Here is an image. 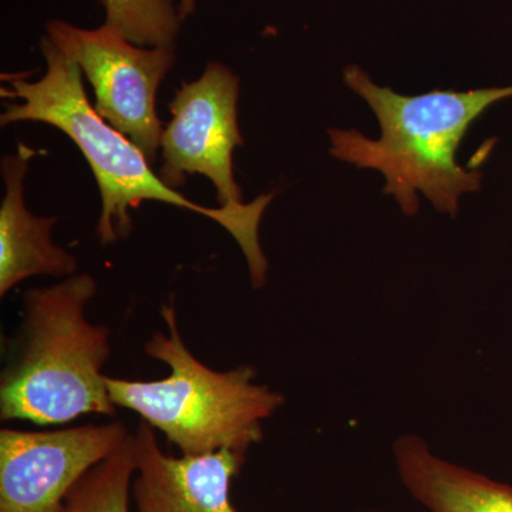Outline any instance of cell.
I'll use <instances>...</instances> for the list:
<instances>
[{
    "instance_id": "4",
    "label": "cell",
    "mask_w": 512,
    "mask_h": 512,
    "mask_svg": "<svg viewBox=\"0 0 512 512\" xmlns=\"http://www.w3.org/2000/svg\"><path fill=\"white\" fill-rule=\"evenodd\" d=\"M170 333H154L146 353L171 369L154 382L106 376L107 390L116 407L131 410L161 431L183 456L214 451H238L261 443L262 423L285 402L281 393L255 382L251 366L215 372L185 346L173 305L161 308Z\"/></svg>"
},
{
    "instance_id": "13",
    "label": "cell",
    "mask_w": 512,
    "mask_h": 512,
    "mask_svg": "<svg viewBox=\"0 0 512 512\" xmlns=\"http://www.w3.org/2000/svg\"><path fill=\"white\" fill-rule=\"evenodd\" d=\"M195 2H197V0H180L178 13H180L181 20L187 19L188 16H191L192 13H194Z\"/></svg>"
},
{
    "instance_id": "11",
    "label": "cell",
    "mask_w": 512,
    "mask_h": 512,
    "mask_svg": "<svg viewBox=\"0 0 512 512\" xmlns=\"http://www.w3.org/2000/svg\"><path fill=\"white\" fill-rule=\"evenodd\" d=\"M137 470L134 434L70 491L64 512H128Z\"/></svg>"
},
{
    "instance_id": "8",
    "label": "cell",
    "mask_w": 512,
    "mask_h": 512,
    "mask_svg": "<svg viewBox=\"0 0 512 512\" xmlns=\"http://www.w3.org/2000/svg\"><path fill=\"white\" fill-rule=\"evenodd\" d=\"M134 447L131 493L137 512H237L229 491L247 454L224 448L201 456H168L146 421L138 424Z\"/></svg>"
},
{
    "instance_id": "14",
    "label": "cell",
    "mask_w": 512,
    "mask_h": 512,
    "mask_svg": "<svg viewBox=\"0 0 512 512\" xmlns=\"http://www.w3.org/2000/svg\"><path fill=\"white\" fill-rule=\"evenodd\" d=\"M356 512H379V511H372V510H370V511H356Z\"/></svg>"
},
{
    "instance_id": "1",
    "label": "cell",
    "mask_w": 512,
    "mask_h": 512,
    "mask_svg": "<svg viewBox=\"0 0 512 512\" xmlns=\"http://www.w3.org/2000/svg\"><path fill=\"white\" fill-rule=\"evenodd\" d=\"M40 49L47 63L42 79L28 82L19 74L3 76L10 87L2 89V96L20 103L6 104L0 124H49L63 131L80 148L99 185L101 215L97 235L101 244L130 235V208L143 201L165 202L197 212L227 229L244 252L252 285L261 288L266 281L268 261L259 244V224L275 194L259 195L255 201L239 207L207 208L188 200L154 174L150 161L130 138L100 117L87 99L80 67L47 36L40 42Z\"/></svg>"
},
{
    "instance_id": "10",
    "label": "cell",
    "mask_w": 512,
    "mask_h": 512,
    "mask_svg": "<svg viewBox=\"0 0 512 512\" xmlns=\"http://www.w3.org/2000/svg\"><path fill=\"white\" fill-rule=\"evenodd\" d=\"M393 458L403 487L429 512H512V485L437 456L416 434L394 441Z\"/></svg>"
},
{
    "instance_id": "2",
    "label": "cell",
    "mask_w": 512,
    "mask_h": 512,
    "mask_svg": "<svg viewBox=\"0 0 512 512\" xmlns=\"http://www.w3.org/2000/svg\"><path fill=\"white\" fill-rule=\"evenodd\" d=\"M343 76L375 111L382 136L370 140L356 130L330 128V154L380 171L387 181L383 194L394 195L404 214H417L423 192L437 211L456 217L461 195L480 190L483 177L457 164L458 147L488 107L512 97V86L410 97L376 86L357 66L346 67Z\"/></svg>"
},
{
    "instance_id": "12",
    "label": "cell",
    "mask_w": 512,
    "mask_h": 512,
    "mask_svg": "<svg viewBox=\"0 0 512 512\" xmlns=\"http://www.w3.org/2000/svg\"><path fill=\"white\" fill-rule=\"evenodd\" d=\"M104 25L141 47L174 46L183 20L173 0H100Z\"/></svg>"
},
{
    "instance_id": "6",
    "label": "cell",
    "mask_w": 512,
    "mask_h": 512,
    "mask_svg": "<svg viewBox=\"0 0 512 512\" xmlns=\"http://www.w3.org/2000/svg\"><path fill=\"white\" fill-rule=\"evenodd\" d=\"M239 79L221 63L208 64L195 82L175 93L173 119L164 128L160 178L177 190L185 175L202 174L217 188L221 207H239L242 191L235 183L232 153L244 146L238 127Z\"/></svg>"
},
{
    "instance_id": "7",
    "label": "cell",
    "mask_w": 512,
    "mask_h": 512,
    "mask_svg": "<svg viewBox=\"0 0 512 512\" xmlns=\"http://www.w3.org/2000/svg\"><path fill=\"white\" fill-rule=\"evenodd\" d=\"M121 421L0 431V512H64L74 485L128 439Z\"/></svg>"
},
{
    "instance_id": "3",
    "label": "cell",
    "mask_w": 512,
    "mask_h": 512,
    "mask_svg": "<svg viewBox=\"0 0 512 512\" xmlns=\"http://www.w3.org/2000/svg\"><path fill=\"white\" fill-rule=\"evenodd\" d=\"M96 291L92 275L76 274L25 293L15 356L0 379L2 421L57 426L89 414L116 416L103 375L110 330L86 316Z\"/></svg>"
},
{
    "instance_id": "5",
    "label": "cell",
    "mask_w": 512,
    "mask_h": 512,
    "mask_svg": "<svg viewBox=\"0 0 512 512\" xmlns=\"http://www.w3.org/2000/svg\"><path fill=\"white\" fill-rule=\"evenodd\" d=\"M46 30L53 45L86 74L100 117L130 138L153 164L164 133L156 110L157 90L175 62L174 46H136L107 25L90 30L50 20Z\"/></svg>"
},
{
    "instance_id": "9",
    "label": "cell",
    "mask_w": 512,
    "mask_h": 512,
    "mask_svg": "<svg viewBox=\"0 0 512 512\" xmlns=\"http://www.w3.org/2000/svg\"><path fill=\"white\" fill-rule=\"evenodd\" d=\"M35 150L20 144L18 154L2 160L6 194L0 205V296L32 276L76 275L77 259L57 247L56 217H37L26 208L23 180Z\"/></svg>"
}]
</instances>
